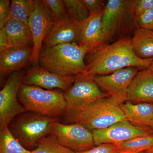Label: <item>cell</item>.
Segmentation results:
<instances>
[{"label": "cell", "mask_w": 153, "mask_h": 153, "mask_svg": "<svg viewBox=\"0 0 153 153\" xmlns=\"http://www.w3.org/2000/svg\"><path fill=\"white\" fill-rule=\"evenodd\" d=\"M59 120V118L26 111L14 118L8 128L23 146L32 151L36 149L39 140L50 134L52 124Z\"/></svg>", "instance_id": "8992f818"}, {"label": "cell", "mask_w": 153, "mask_h": 153, "mask_svg": "<svg viewBox=\"0 0 153 153\" xmlns=\"http://www.w3.org/2000/svg\"><path fill=\"white\" fill-rule=\"evenodd\" d=\"M18 98L26 111L53 118H59L65 114L64 93L59 91L22 84Z\"/></svg>", "instance_id": "5b68a950"}, {"label": "cell", "mask_w": 153, "mask_h": 153, "mask_svg": "<svg viewBox=\"0 0 153 153\" xmlns=\"http://www.w3.org/2000/svg\"><path fill=\"white\" fill-rule=\"evenodd\" d=\"M75 153H118L117 146L111 144H102L88 150Z\"/></svg>", "instance_id": "f546056e"}, {"label": "cell", "mask_w": 153, "mask_h": 153, "mask_svg": "<svg viewBox=\"0 0 153 153\" xmlns=\"http://www.w3.org/2000/svg\"><path fill=\"white\" fill-rule=\"evenodd\" d=\"M120 105L126 119L132 124L141 127L150 128L153 117V103H134L126 101Z\"/></svg>", "instance_id": "ac0fdd59"}, {"label": "cell", "mask_w": 153, "mask_h": 153, "mask_svg": "<svg viewBox=\"0 0 153 153\" xmlns=\"http://www.w3.org/2000/svg\"><path fill=\"white\" fill-rule=\"evenodd\" d=\"M143 152H141V153H143Z\"/></svg>", "instance_id": "d590c367"}, {"label": "cell", "mask_w": 153, "mask_h": 153, "mask_svg": "<svg viewBox=\"0 0 153 153\" xmlns=\"http://www.w3.org/2000/svg\"><path fill=\"white\" fill-rule=\"evenodd\" d=\"M31 153H75L64 146L52 134H49L39 140L35 149Z\"/></svg>", "instance_id": "603a6c76"}, {"label": "cell", "mask_w": 153, "mask_h": 153, "mask_svg": "<svg viewBox=\"0 0 153 153\" xmlns=\"http://www.w3.org/2000/svg\"><path fill=\"white\" fill-rule=\"evenodd\" d=\"M143 153H153V146L143 152Z\"/></svg>", "instance_id": "836d02e7"}, {"label": "cell", "mask_w": 153, "mask_h": 153, "mask_svg": "<svg viewBox=\"0 0 153 153\" xmlns=\"http://www.w3.org/2000/svg\"><path fill=\"white\" fill-rule=\"evenodd\" d=\"M102 13L91 14L80 24L78 45L91 50L105 44L102 32Z\"/></svg>", "instance_id": "e0dca14e"}, {"label": "cell", "mask_w": 153, "mask_h": 153, "mask_svg": "<svg viewBox=\"0 0 153 153\" xmlns=\"http://www.w3.org/2000/svg\"><path fill=\"white\" fill-rule=\"evenodd\" d=\"M50 134L64 146L75 152L88 150L95 146L92 131L77 123L65 124L59 121L52 124Z\"/></svg>", "instance_id": "9c48e42d"}, {"label": "cell", "mask_w": 153, "mask_h": 153, "mask_svg": "<svg viewBox=\"0 0 153 153\" xmlns=\"http://www.w3.org/2000/svg\"><path fill=\"white\" fill-rule=\"evenodd\" d=\"M140 69L128 67L111 74L93 76L94 80L102 90L116 100L120 105L127 101L128 90L132 80Z\"/></svg>", "instance_id": "8fae6325"}, {"label": "cell", "mask_w": 153, "mask_h": 153, "mask_svg": "<svg viewBox=\"0 0 153 153\" xmlns=\"http://www.w3.org/2000/svg\"><path fill=\"white\" fill-rule=\"evenodd\" d=\"M131 38L126 37L111 44H102L89 51L85 59L87 67L85 75L92 77L108 75L128 67L140 70L147 68L153 58L138 57L132 48Z\"/></svg>", "instance_id": "6da1fadb"}, {"label": "cell", "mask_w": 153, "mask_h": 153, "mask_svg": "<svg viewBox=\"0 0 153 153\" xmlns=\"http://www.w3.org/2000/svg\"><path fill=\"white\" fill-rule=\"evenodd\" d=\"M89 51L76 43L42 48L39 63L41 67L55 74L74 76L85 74L87 71L85 57Z\"/></svg>", "instance_id": "7a4b0ae2"}, {"label": "cell", "mask_w": 153, "mask_h": 153, "mask_svg": "<svg viewBox=\"0 0 153 153\" xmlns=\"http://www.w3.org/2000/svg\"><path fill=\"white\" fill-rule=\"evenodd\" d=\"M25 74L22 71L11 74L0 91V129L8 127L14 118L26 112L18 98Z\"/></svg>", "instance_id": "ba28073f"}, {"label": "cell", "mask_w": 153, "mask_h": 153, "mask_svg": "<svg viewBox=\"0 0 153 153\" xmlns=\"http://www.w3.org/2000/svg\"><path fill=\"white\" fill-rule=\"evenodd\" d=\"M69 18L81 24L90 16L82 0H63Z\"/></svg>", "instance_id": "d4e9b609"}, {"label": "cell", "mask_w": 153, "mask_h": 153, "mask_svg": "<svg viewBox=\"0 0 153 153\" xmlns=\"http://www.w3.org/2000/svg\"><path fill=\"white\" fill-rule=\"evenodd\" d=\"M2 29L5 34L8 48L33 46V38L28 25L11 19Z\"/></svg>", "instance_id": "d6986e66"}, {"label": "cell", "mask_w": 153, "mask_h": 153, "mask_svg": "<svg viewBox=\"0 0 153 153\" xmlns=\"http://www.w3.org/2000/svg\"><path fill=\"white\" fill-rule=\"evenodd\" d=\"M36 0H12L11 1V19L28 26V21L33 13Z\"/></svg>", "instance_id": "7402d4cb"}, {"label": "cell", "mask_w": 153, "mask_h": 153, "mask_svg": "<svg viewBox=\"0 0 153 153\" xmlns=\"http://www.w3.org/2000/svg\"><path fill=\"white\" fill-rule=\"evenodd\" d=\"M127 101L153 104V76L147 69L139 70L128 90Z\"/></svg>", "instance_id": "2e32d148"}, {"label": "cell", "mask_w": 153, "mask_h": 153, "mask_svg": "<svg viewBox=\"0 0 153 153\" xmlns=\"http://www.w3.org/2000/svg\"><path fill=\"white\" fill-rule=\"evenodd\" d=\"M147 69L151 72V74H152L153 76V60L152 61L150 65L148 67Z\"/></svg>", "instance_id": "d6a6232c"}, {"label": "cell", "mask_w": 153, "mask_h": 153, "mask_svg": "<svg viewBox=\"0 0 153 153\" xmlns=\"http://www.w3.org/2000/svg\"><path fill=\"white\" fill-rule=\"evenodd\" d=\"M75 76L55 74L38 66H33L25 73L23 84L35 85L47 90L59 89L65 92L71 87Z\"/></svg>", "instance_id": "7c38bea8"}, {"label": "cell", "mask_w": 153, "mask_h": 153, "mask_svg": "<svg viewBox=\"0 0 153 153\" xmlns=\"http://www.w3.org/2000/svg\"><path fill=\"white\" fill-rule=\"evenodd\" d=\"M10 6V0L0 1V29L4 27L11 19Z\"/></svg>", "instance_id": "4316f807"}, {"label": "cell", "mask_w": 153, "mask_h": 153, "mask_svg": "<svg viewBox=\"0 0 153 153\" xmlns=\"http://www.w3.org/2000/svg\"><path fill=\"white\" fill-rule=\"evenodd\" d=\"M95 146L102 144L117 145L136 137L153 134L150 128L134 125L127 120L116 123L106 128L92 131Z\"/></svg>", "instance_id": "30bf717a"}, {"label": "cell", "mask_w": 153, "mask_h": 153, "mask_svg": "<svg viewBox=\"0 0 153 153\" xmlns=\"http://www.w3.org/2000/svg\"><path fill=\"white\" fill-rule=\"evenodd\" d=\"M43 7L53 22L62 20L68 16L63 0H41Z\"/></svg>", "instance_id": "484cf974"}, {"label": "cell", "mask_w": 153, "mask_h": 153, "mask_svg": "<svg viewBox=\"0 0 153 153\" xmlns=\"http://www.w3.org/2000/svg\"><path fill=\"white\" fill-rule=\"evenodd\" d=\"M54 22L50 19L43 7L40 0H36L33 13L28 21L33 40V52L30 63L38 66L43 41Z\"/></svg>", "instance_id": "4fadbf2b"}, {"label": "cell", "mask_w": 153, "mask_h": 153, "mask_svg": "<svg viewBox=\"0 0 153 153\" xmlns=\"http://www.w3.org/2000/svg\"><path fill=\"white\" fill-rule=\"evenodd\" d=\"M134 53L142 59L153 58V31L138 27L131 36Z\"/></svg>", "instance_id": "ffe728a7"}, {"label": "cell", "mask_w": 153, "mask_h": 153, "mask_svg": "<svg viewBox=\"0 0 153 153\" xmlns=\"http://www.w3.org/2000/svg\"><path fill=\"white\" fill-rule=\"evenodd\" d=\"M0 153H31L13 136L8 127L0 129Z\"/></svg>", "instance_id": "cb8c5ba5"}, {"label": "cell", "mask_w": 153, "mask_h": 153, "mask_svg": "<svg viewBox=\"0 0 153 153\" xmlns=\"http://www.w3.org/2000/svg\"><path fill=\"white\" fill-rule=\"evenodd\" d=\"M117 146L118 153H140L153 146V134L134 138Z\"/></svg>", "instance_id": "44dd1931"}, {"label": "cell", "mask_w": 153, "mask_h": 153, "mask_svg": "<svg viewBox=\"0 0 153 153\" xmlns=\"http://www.w3.org/2000/svg\"><path fill=\"white\" fill-rule=\"evenodd\" d=\"M137 24L139 27L153 31V7L140 16Z\"/></svg>", "instance_id": "83f0119b"}, {"label": "cell", "mask_w": 153, "mask_h": 153, "mask_svg": "<svg viewBox=\"0 0 153 153\" xmlns=\"http://www.w3.org/2000/svg\"><path fill=\"white\" fill-rule=\"evenodd\" d=\"M64 96L66 118L96 100L110 96L99 87L93 77L82 74L75 76L74 83L64 92Z\"/></svg>", "instance_id": "52a82bcc"}, {"label": "cell", "mask_w": 153, "mask_h": 153, "mask_svg": "<svg viewBox=\"0 0 153 153\" xmlns=\"http://www.w3.org/2000/svg\"><path fill=\"white\" fill-rule=\"evenodd\" d=\"M153 7V0H137L135 7V14L137 19Z\"/></svg>", "instance_id": "4dcf8cb0"}, {"label": "cell", "mask_w": 153, "mask_h": 153, "mask_svg": "<svg viewBox=\"0 0 153 153\" xmlns=\"http://www.w3.org/2000/svg\"><path fill=\"white\" fill-rule=\"evenodd\" d=\"M65 119L68 123L79 124L91 131L126 120L120 105L111 96L99 99Z\"/></svg>", "instance_id": "277c9868"}, {"label": "cell", "mask_w": 153, "mask_h": 153, "mask_svg": "<svg viewBox=\"0 0 153 153\" xmlns=\"http://www.w3.org/2000/svg\"><path fill=\"white\" fill-rule=\"evenodd\" d=\"M80 24L67 16L54 22L43 43L42 48L59 44L76 43L79 41Z\"/></svg>", "instance_id": "5bb4252c"}, {"label": "cell", "mask_w": 153, "mask_h": 153, "mask_svg": "<svg viewBox=\"0 0 153 153\" xmlns=\"http://www.w3.org/2000/svg\"><path fill=\"white\" fill-rule=\"evenodd\" d=\"M33 46L13 47L0 52V73L8 77L14 72L21 71L30 63Z\"/></svg>", "instance_id": "9a60e30c"}, {"label": "cell", "mask_w": 153, "mask_h": 153, "mask_svg": "<svg viewBox=\"0 0 153 153\" xmlns=\"http://www.w3.org/2000/svg\"><path fill=\"white\" fill-rule=\"evenodd\" d=\"M137 0H108L102 17L105 44L131 37L139 27L135 14Z\"/></svg>", "instance_id": "3957f363"}, {"label": "cell", "mask_w": 153, "mask_h": 153, "mask_svg": "<svg viewBox=\"0 0 153 153\" xmlns=\"http://www.w3.org/2000/svg\"><path fill=\"white\" fill-rule=\"evenodd\" d=\"M89 14L102 13L104 10L105 4L102 0H82Z\"/></svg>", "instance_id": "f1b7e54d"}, {"label": "cell", "mask_w": 153, "mask_h": 153, "mask_svg": "<svg viewBox=\"0 0 153 153\" xmlns=\"http://www.w3.org/2000/svg\"><path fill=\"white\" fill-rule=\"evenodd\" d=\"M8 49L7 38L4 31L3 29H0V52Z\"/></svg>", "instance_id": "1f68e13d"}, {"label": "cell", "mask_w": 153, "mask_h": 153, "mask_svg": "<svg viewBox=\"0 0 153 153\" xmlns=\"http://www.w3.org/2000/svg\"><path fill=\"white\" fill-rule=\"evenodd\" d=\"M150 128L152 129V130L153 131V117L152 120V122H151L150 126Z\"/></svg>", "instance_id": "e575fe53"}]
</instances>
